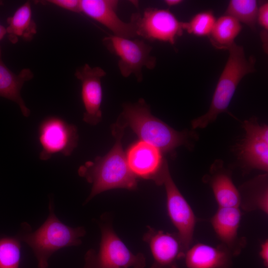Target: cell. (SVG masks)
Listing matches in <instances>:
<instances>
[{"label": "cell", "mask_w": 268, "mask_h": 268, "mask_svg": "<svg viewBox=\"0 0 268 268\" xmlns=\"http://www.w3.org/2000/svg\"><path fill=\"white\" fill-rule=\"evenodd\" d=\"M124 129L117 123L112 126L116 142L111 150L103 156L87 161L78 170L79 176L92 184L89 196L85 203L96 195L115 189L134 190L137 188V178L130 170L121 139Z\"/></svg>", "instance_id": "6da1fadb"}, {"label": "cell", "mask_w": 268, "mask_h": 268, "mask_svg": "<svg viewBox=\"0 0 268 268\" xmlns=\"http://www.w3.org/2000/svg\"><path fill=\"white\" fill-rule=\"evenodd\" d=\"M49 215L43 224L33 231L26 222L22 223L16 236L32 250L38 268H48L49 260L56 251L66 247L81 244V238L86 234L82 226L71 227L63 223L56 216L54 202L51 199Z\"/></svg>", "instance_id": "7a4b0ae2"}, {"label": "cell", "mask_w": 268, "mask_h": 268, "mask_svg": "<svg viewBox=\"0 0 268 268\" xmlns=\"http://www.w3.org/2000/svg\"><path fill=\"white\" fill-rule=\"evenodd\" d=\"M125 129L129 127L139 137L162 152H170L181 145H190L196 138L191 131H177L153 116L143 99L134 104L123 105V111L117 122Z\"/></svg>", "instance_id": "3957f363"}, {"label": "cell", "mask_w": 268, "mask_h": 268, "mask_svg": "<svg viewBox=\"0 0 268 268\" xmlns=\"http://www.w3.org/2000/svg\"><path fill=\"white\" fill-rule=\"evenodd\" d=\"M228 50L229 56L216 84L209 108L205 114L192 121L193 129L205 128L220 114L226 112L240 81L255 69L254 58H247L242 46L235 43Z\"/></svg>", "instance_id": "277c9868"}, {"label": "cell", "mask_w": 268, "mask_h": 268, "mask_svg": "<svg viewBox=\"0 0 268 268\" xmlns=\"http://www.w3.org/2000/svg\"><path fill=\"white\" fill-rule=\"evenodd\" d=\"M101 237L97 251L89 250L84 268H144L141 253H132L114 230L110 222L100 225Z\"/></svg>", "instance_id": "5b68a950"}, {"label": "cell", "mask_w": 268, "mask_h": 268, "mask_svg": "<svg viewBox=\"0 0 268 268\" xmlns=\"http://www.w3.org/2000/svg\"><path fill=\"white\" fill-rule=\"evenodd\" d=\"M103 43L119 58L118 67L124 77L134 74L141 81L142 68L152 69L156 66V58L150 54L152 48L142 40L110 35L103 39Z\"/></svg>", "instance_id": "8992f818"}, {"label": "cell", "mask_w": 268, "mask_h": 268, "mask_svg": "<svg viewBox=\"0 0 268 268\" xmlns=\"http://www.w3.org/2000/svg\"><path fill=\"white\" fill-rule=\"evenodd\" d=\"M130 22L137 36L172 45L184 31V22L168 9L146 8L142 13H133Z\"/></svg>", "instance_id": "52a82bcc"}, {"label": "cell", "mask_w": 268, "mask_h": 268, "mask_svg": "<svg viewBox=\"0 0 268 268\" xmlns=\"http://www.w3.org/2000/svg\"><path fill=\"white\" fill-rule=\"evenodd\" d=\"M38 140L41 147V160H47L58 153L69 156L77 145V128L61 118L47 117L39 125Z\"/></svg>", "instance_id": "ba28073f"}, {"label": "cell", "mask_w": 268, "mask_h": 268, "mask_svg": "<svg viewBox=\"0 0 268 268\" xmlns=\"http://www.w3.org/2000/svg\"><path fill=\"white\" fill-rule=\"evenodd\" d=\"M166 194L168 216L177 230V235L185 251L191 246L197 218L191 206L174 182L169 170L162 181Z\"/></svg>", "instance_id": "9c48e42d"}, {"label": "cell", "mask_w": 268, "mask_h": 268, "mask_svg": "<svg viewBox=\"0 0 268 268\" xmlns=\"http://www.w3.org/2000/svg\"><path fill=\"white\" fill-rule=\"evenodd\" d=\"M126 155L129 167L136 178L151 180L157 185H162L168 166L159 149L139 140L130 147Z\"/></svg>", "instance_id": "30bf717a"}, {"label": "cell", "mask_w": 268, "mask_h": 268, "mask_svg": "<svg viewBox=\"0 0 268 268\" xmlns=\"http://www.w3.org/2000/svg\"><path fill=\"white\" fill-rule=\"evenodd\" d=\"M245 136L239 145V158L246 170H268V127L254 119L245 121Z\"/></svg>", "instance_id": "8fae6325"}, {"label": "cell", "mask_w": 268, "mask_h": 268, "mask_svg": "<svg viewBox=\"0 0 268 268\" xmlns=\"http://www.w3.org/2000/svg\"><path fill=\"white\" fill-rule=\"evenodd\" d=\"M106 73L99 67H91L86 64L76 70L75 76L81 83V96L85 112L83 120L95 126L102 119L101 79Z\"/></svg>", "instance_id": "7c38bea8"}, {"label": "cell", "mask_w": 268, "mask_h": 268, "mask_svg": "<svg viewBox=\"0 0 268 268\" xmlns=\"http://www.w3.org/2000/svg\"><path fill=\"white\" fill-rule=\"evenodd\" d=\"M143 240L150 248L153 259L151 268H177V262L185 251L177 233L147 226Z\"/></svg>", "instance_id": "4fadbf2b"}, {"label": "cell", "mask_w": 268, "mask_h": 268, "mask_svg": "<svg viewBox=\"0 0 268 268\" xmlns=\"http://www.w3.org/2000/svg\"><path fill=\"white\" fill-rule=\"evenodd\" d=\"M81 12L97 21L118 37L134 39L136 37L134 27L118 16L119 3L116 0H80Z\"/></svg>", "instance_id": "5bb4252c"}, {"label": "cell", "mask_w": 268, "mask_h": 268, "mask_svg": "<svg viewBox=\"0 0 268 268\" xmlns=\"http://www.w3.org/2000/svg\"><path fill=\"white\" fill-rule=\"evenodd\" d=\"M241 218L239 207H218L210 222L222 245L232 255H238L246 245V239L239 236Z\"/></svg>", "instance_id": "9a60e30c"}, {"label": "cell", "mask_w": 268, "mask_h": 268, "mask_svg": "<svg viewBox=\"0 0 268 268\" xmlns=\"http://www.w3.org/2000/svg\"><path fill=\"white\" fill-rule=\"evenodd\" d=\"M232 254L224 246L198 243L185 253L186 268H229Z\"/></svg>", "instance_id": "2e32d148"}, {"label": "cell", "mask_w": 268, "mask_h": 268, "mask_svg": "<svg viewBox=\"0 0 268 268\" xmlns=\"http://www.w3.org/2000/svg\"><path fill=\"white\" fill-rule=\"evenodd\" d=\"M216 161L212 165L209 175L204 178L211 187L218 207H240V195L233 183L231 174Z\"/></svg>", "instance_id": "e0dca14e"}, {"label": "cell", "mask_w": 268, "mask_h": 268, "mask_svg": "<svg viewBox=\"0 0 268 268\" xmlns=\"http://www.w3.org/2000/svg\"><path fill=\"white\" fill-rule=\"evenodd\" d=\"M29 68L22 69L18 74L12 72L3 63L0 46V96L16 103L24 117H28L30 110L23 100L20 91L25 82L33 77Z\"/></svg>", "instance_id": "ac0fdd59"}, {"label": "cell", "mask_w": 268, "mask_h": 268, "mask_svg": "<svg viewBox=\"0 0 268 268\" xmlns=\"http://www.w3.org/2000/svg\"><path fill=\"white\" fill-rule=\"evenodd\" d=\"M240 206L245 211L260 210L268 213V175H260L247 182L239 190Z\"/></svg>", "instance_id": "d6986e66"}, {"label": "cell", "mask_w": 268, "mask_h": 268, "mask_svg": "<svg viewBox=\"0 0 268 268\" xmlns=\"http://www.w3.org/2000/svg\"><path fill=\"white\" fill-rule=\"evenodd\" d=\"M6 34L10 42L17 43L19 38L26 41L32 40L37 33V25L32 17L30 2H25L12 16L7 19Z\"/></svg>", "instance_id": "ffe728a7"}, {"label": "cell", "mask_w": 268, "mask_h": 268, "mask_svg": "<svg viewBox=\"0 0 268 268\" xmlns=\"http://www.w3.org/2000/svg\"><path fill=\"white\" fill-rule=\"evenodd\" d=\"M242 29L241 23L233 17L225 14L216 19L209 35L211 44L216 48L228 50Z\"/></svg>", "instance_id": "44dd1931"}, {"label": "cell", "mask_w": 268, "mask_h": 268, "mask_svg": "<svg viewBox=\"0 0 268 268\" xmlns=\"http://www.w3.org/2000/svg\"><path fill=\"white\" fill-rule=\"evenodd\" d=\"M259 5L256 0H231L225 14L230 15L240 23H243L255 29L257 22Z\"/></svg>", "instance_id": "7402d4cb"}, {"label": "cell", "mask_w": 268, "mask_h": 268, "mask_svg": "<svg viewBox=\"0 0 268 268\" xmlns=\"http://www.w3.org/2000/svg\"><path fill=\"white\" fill-rule=\"evenodd\" d=\"M21 241L15 237L0 238V268H19Z\"/></svg>", "instance_id": "603a6c76"}, {"label": "cell", "mask_w": 268, "mask_h": 268, "mask_svg": "<svg viewBox=\"0 0 268 268\" xmlns=\"http://www.w3.org/2000/svg\"><path fill=\"white\" fill-rule=\"evenodd\" d=\"M215 21L211 11L201 12L196 14L189 22H184V29L197 36H209Z\"/></svg>", "instance_id": "cb8c5ba5"}, {"label": "cell", "mask_w": 268, "mask_h": 268, "mask_svg": "<svg viewBox=\"0 0 268 268\" xmlns=\"http://www.w3.org/2000/svg\"><path fill=\"white\" fill-rule=\"evenodd\" d=\"M257 22L262 28L261 39L264 50L268 51V2H265L259 7Z\"/></svg>", "instance_id": "d4e9b609"}, {"label": "cell", "mask_w": 268, "mask_h": 268, "mask_svg": "<svg viewBox=\"0 0 268 268\" xmlns=\"http://www.w3.org/2000/svg\"><path fill=\"white\" fill-rule=\"evenodd\" d=\"M45 4H51L74 12H81L80 0H48L40 1Z\"/></svg>", "instance_id": "484cf974"}, {"label": "cell", "mask_w": 268, "mask_h": 268, "mask_svg": "<svg viewBox=\"0 0 268 268\" xmlns=\"http://www.w3.org/2000/svg\"><path fill=\"white\" fill-rule=\"evenodd\" d=\"M260 256L266 267H268V241L266 240L261 245Z\"/></svg>", "instance_id": "4316f807"}, {"label": "cell", "mask_w": 268, "mask_h": 268, "mask_svg": "<svg viewBox=\"0 0 268 268\" xmlns=\"http://www.w3.org/2000/svg\"><path fill=\"white\" fill-rule=\"evenodd\" d=\"M166 4L169 6H174L177 5L182 2L181 0H166L164 1Z\"/></svg>", "instance_id": "83f0119b"}, {"label": "cell", "mask_w": 268, "mask_h": 268, "mask_svg": "<svg viewBox=\"0 0 268 268\" xmlns=\"http://www.w3.org/2000/svg\"><path fill=\"white\" fill-rule=\"evenodd\" d=\"M6 34V28L0 24V40L3 38Z\"/></svg>", "instance_id": "f1b7e54d"}]
</instances>
